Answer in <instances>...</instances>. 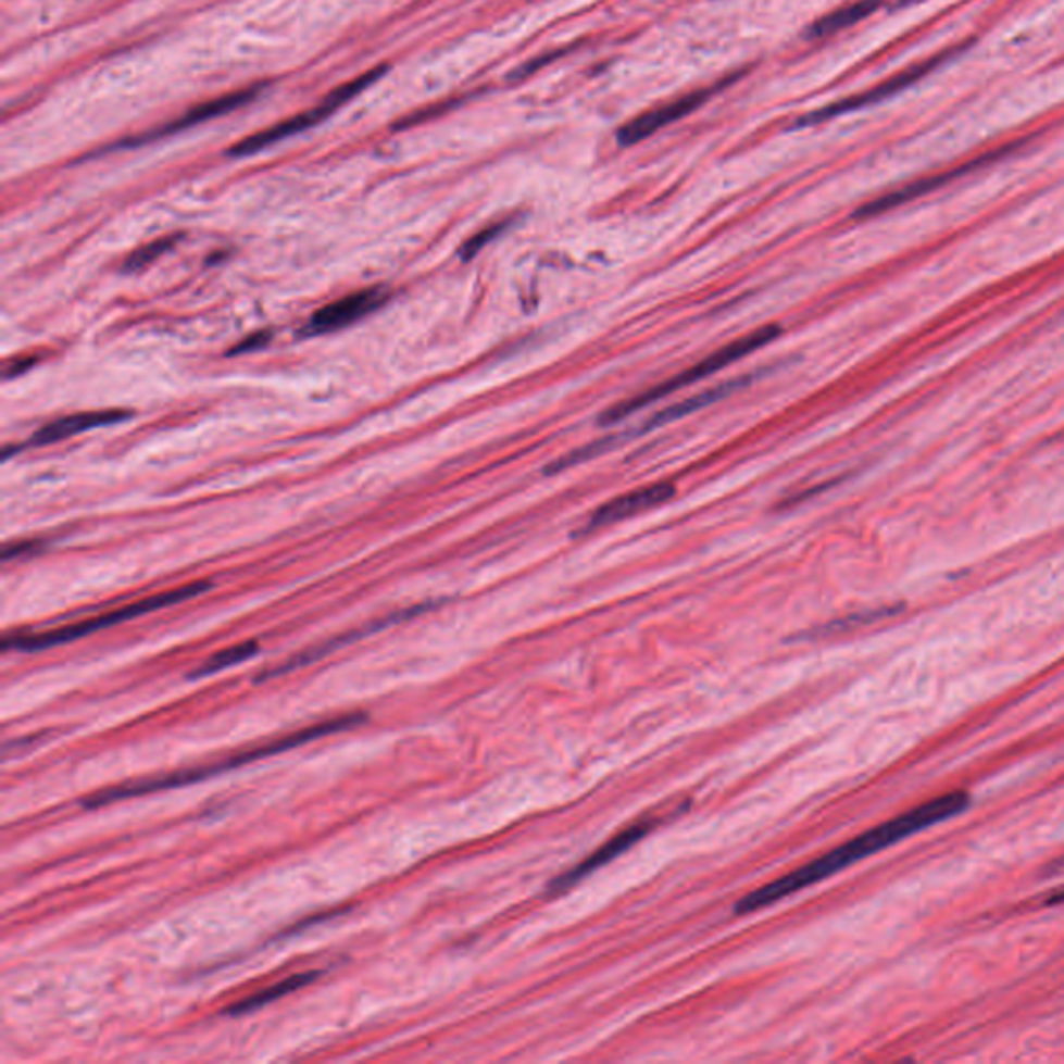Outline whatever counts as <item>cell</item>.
Listing matches in <instances>:
<instances>
[{
  "label": "cell",
  "mask_w": 1064,
  "mask_h": 1064,
  "mask_svg": "<svg viewBox=\"0 0 1064 1064\" xmlns=\"http://www.w3.org/2000/svg\"><path fill=\"white\" fill-rule=\"evenodd\" d=\"M268 339H271V333H256V335H252V337L243 339V341L237 346L236 350H231V354H241V352H250V350L262 348V346H266V343H268Z\"/></svg>",
  "instance_id": "44dd1931"
},
{
  "label": "cell",
  "mask_w": 1064,
  "mask_h": 1064,
  "mask_svg": "<svg viewBox=\"0 0 1064 1064\" xmlns=\"http://www.w3.org/2000/svg\"><path fill=\"white\" fill-rule=\"evenodd\" d=\"M674 496H676V487L672 483H655V485L637 489L633 493L615 497L612 501L603 503L592 514L591 518H589V524L585 526V533L587 530H594V528H601V526H608V524H614L617 521H624V518H630V516L640 514V512L653 510V508L662 505L665 501H669Z\"/></svg>",
  "instance_id": "30bf717a"
},
{
  "label": "cell",
  "mask_w": 1064,
  "mask_h": 1064,
  "mask_svg": "<svg viewBox=\"0 0 1064 1064\" xmlns=\"http://www.w3.org/2000/svg\"><path fill=\"white\" fill-rule=\"evenodd\" d=\"M318 975H321L318 971L296 973V975L287 977V979H284V981H279V984H275V986H271V988L262 990V992L252 993V996L243 998L241 1002H237V1004H234V1006H229L225 1013H227V1015H231V1017L248 1015V1013H252V1011H256V1009H262V1006H266V1004H271V1002H275V1000L284 998V996H287V993L296 992V990L304 988V986H308V984H312V981H314Z\"/></svg>",
  "instance_id": "2e32d148"
},
{
  "label": "cell",
  "mask_w": 1064,
  "mask_h": 1064,
  "mask_svg": "<svg viewBox=\"0 0 1064 1064\" xmlns=\"http://www.w3.org/2000/svg\"><path fill=\"white\" fill-rule=\"evenodd\" d=\"M747 383H749V379L730 380V383H724V385L713 387V389L705 391V393L692 396V398H688V400H685V402L674 403V405H669V408H663L662 412H658L655 416H651V418L647 421V425L640 428V433H647V430L658 428V426L669 425V423H674V421H678V418H685V416L692 414V412H697V410H701V408H708V405H711V403L719 402L722 398L730 396L733 391L740 389V387H744Z\"/></svg>",
  "instance_id": "9a60e30c"
},
{
  "label": "cell",
  "mask_w": 1064,
  "mask_h": 1064,
  "mask_svg": "<svg viewBox=\"0 0 1064 1064\" xmlns=\"http://www.w3.org/2000/svg\"><path fill=\"white\" fill-rule=\"evenodd\" d=\"M256 653H259V644L254 640H248V642H241V644H236V647H229V649H225V651L213 655L209 662L202 663L191 674V678H200V676H209V674H214V672H221L225 667H231V665L250 660Z\"/></svg>",
  "instance_id": "ac0fdd59"
},
{
  "label": "cell",
  "mask_w": 1064,
  "mask_h": 1064,
  "mask_svg": "<svg viewBox=\"0 0 1064 1064\" xmlns=\"http://www.w3.org/2000/svg\"><path fill=\"white\" fill-rule=\"evenodd\" d=\"M389 300V293L380 287L362 289L352 296H346L333 304L321 308L310 316L304 327V335H327V333L346 329L364 318L366 314L379 310Z\"/></svg>",
  "instance_id": "9c48e42d"
},
{
  "label": "cell",
  "mask_w": 1064,
  "mask_h": 1064,
  "mask_svg": "<svg viewBox=\"0 0 1064 1064\" xmlns=\"http://www.w3.org/2000/svg\"><path fill=\"white\" fill-rule=\"evenodd\" d=\"M261 90L262 88H248V90H239V92H231V95L214 98V100H211V102H204V104H200V107L191 109L190 113H186L184 117L177 118L175 123L165 125V127H161V129H157V132H148V134H143L142 138H136V140L132 138V140L121 143V146L134 148V146L152 142V140L163 138V136H173V134H177V132H181V129H188V127H193V125H198V123H204V121L221 117V115H225V113H231V111H236V109H239V107H243V104L252 102V100L259 96Z\"/></svg>",
  "instance_id": "8fae6325"
},
{
  "label": "cell",
  "mask_w": 1064,
  "mask_h": 1064,
  "mask_svg": "<svg viewBox=\"0 0 1064 1064\" xmlns=\"http://www.w3.org/2000/svg\"><path fill=\"white\" fill-rule=\"evenodd\" d=\"M362 722H366V713H346L341 717H335V719H327V722L308 726V728H302L298 733L287 734V736H281V738L271 740V742H264V744H259V747H250L248 751H241V753H236V755L223 759V761H216V763H211V765H198V767L186 769V772H175V774H168V776H157V778H146V780L127 781V784L117 786V788L100 790V792H95V794L86 797L82 801V804L86 809H98V806H104V804L117 803V801H125V799H134V797H140V794H150V792H157V790H171V788L196 784V781L206 780V778L216 776V774H223V772H229V769H237L241 765H248L252 761L271 758V755L285 753V751H291V749H296L300 744H306L310 740H316V738H323V736H329V734L346 733L350 728L360 726Z\"/></svg>",
  "instance_id": "7a4b0ae2"
},
{
  "label": "cell",
  "mask_w": 1064,
  "mask_h": 1064,
  "mask_svg": "<svg viewBox=\"0 0 1064 1064\" xmlns=\"http://www.w3.org/2000/svg\"><path fill=\"white\" fill-rule=\"evenodd\" d=\"M913 2H923V0H904L902 4H913Z\"/></svg>",
  "instance_id": "cb8c5ba5"
},
{
  "label": "cell",
  "mask_w": 1064,
  "mask_h": 1064,
  "mask_svg": "<svg viewBox=\"0 0 1064 1064\" xmlns=\"http://www.w3.org/2000/svg\"><path fill=\"white\" fill-rule=\"evenodd\" d=\"M209 589H211V583H191V585H186V587L161 592V594L148 597V599H142V601H136L132 605L118 608V610L111 612V614L98 615V617L79 622V624H72V626H65V628L38 633V635H29V637H15V639L7 637L4 642H2V647H4V651H9V649L42 651V649L54 647V644H63V642H72V640L88 637L92 633H98V630L109 628V626H115V624H121V622H127V619H134V617H140V615L150 614V612H157V610H163V608H168V605L188 601L191 597L202 594V592H206Z\"/></svg>",
  "instance_id": "277c9868"
},
{
  "label": "cell",
  "mask_w": 1064,
  "mask_h": 1064,
  "mask_svg": "<svg viewBox=\"0 0 1064 1064\" xmlns=\"http://www.w3.org/2000/svg\"><path fill=\"white\" fill-rule=\"evenodd\" d=\"M129 416H132V412H121V410H102V412L70 414V416H63L59 421H52L47 426H42L32 437V443L34 446L57 443V441H63L67 437L86 433V430H92V428H98V426L115 425V423H121V421H125Z\"/></svg>",
  "instance_id": "5bb4252c"
},
{
  "label": "cell",
  "mask_w": 1064,
  "mask_h": 1064,
  "mask_svg": "<svg viewBox=\"0 0 1064 1064\" xmlns=\"http://www.w3.org/2000/svg\"><path fill=\"white\" fill-rule=\"evenodd\" d=\"M508 225H510L508 221H501V223H493V225L485 227L483 231H478L476 236L471 237V239H468V241L462 246V250H460V259H462V261H473L474 256H476V254H478V252H480V250H483L487 243H491L496 237L501 236V234L508 229Z\"/></svg>",
  "instance_id": "ffe728a7"
},
{
  "label": "cell",
  "mask_w": 1064,
  "mask_h": 1064,
  "mask_svg": "<svg viewBox=\"0 0 1064 1064\" xmlns=\"http://www.w3.org/2000/svg\"><path fill=\"white\" fill-rule=\"evenodd\" d=\"M32 364H34V360H24V362H13V366H7V371H4V377H7V379H11V377H15V375H20V373H24L25 368H29Z\"/></svg>",
  "instance_id": "7402d4cb"
},
{
  "label": "cell",
  "mask_w": 1064,
  "mask_h": 1064,
  "mask_svg": "<svg viewBox=\"0 0 1064 1064\" xmlns=\"http://www.w3.org/2000/svg\"><path fill=\"white\" fill-rule=\"evenodd\" d=\"M179 237H163V239H157V241H150L148 246H143L140 250H136L127 261H125V266L123 271L127 273H134V271H140L143 266H148L150 262L161 259L165 254L166 250H171L175 246Z\"/></svg>",
  "instance_id": "d6986e66"
},
{
  "label": "cell",
  "mask_w": 1064,
  "mask_h": 1064,
  "mask_svg": "<svg viewBox=\"0 0 1064 1064\" xmlns=\"http://www.w3.org/2000/svg\"><path fill=\"white\" fill-rule=\"evenodd\" d=\"M1017 146V143H1015ZM1015 146H1006V148H996L993 152H988L984 157H977L975 161H971L967 165L956 166V168H950V171H944V173H938V175H931V177H925V179H919V181H913L904 188H899V190L890 191L886 196H879L875 198L872 202H867L865 206H861L854 216L856 218H872V216H877V214L888 213L892 209H899L902 204L919 198V196H925L929 191L938 190L942 186H947L950 181L967 175L971 171L979 168V166L992 165L993 161L1002 159L1011 148Z\"/></svg>",
  "instance_id": "52a82bcc"
},
{
  "label": "cell",
  "mask_w": 1064,
  "mask_h": 1064,
  "mask_svg": "<svg viewBox=\"0 0 1064 1064\" xmlns=\"http://www.w3.org/2000/svg\"><path fill=\"white\" fill-rule=\"evenodd\" d=\"M780 335V327L778 325H765L761 327L758 331L749 333L740 339H736L733 343L715 350L713 354L708 355L705 360L697 362L694 366H690L688 371H683L680 375H674L672 379L663 380L660 385L642 391L637 398L633 400H626V402L615 403L610 410H605L601 416H599V423L601 425H614L617 421L635 414L640 408H644L647 403L658 402L662 400L665 396L674 393L676 389H683L686 385H692L697 380H703L705 377H710L713 373L730 366L734 362H738L740 358L755 352L759 348L767 346L769 341H774L776 337Z\"/></svg>",
  "instance_id": "3957f363"
},
{
  "label": "cell",
  "mask_w": 1064,
  "mask_h": 1064,
  "mask_svg": "<svg viewBox=\"0 0 1064 1064\" xmlns=\"http://www.w3.org/2000/svg\"><path fill=\"white\" fill-rule=\"evenodd\" d=\"M734 79H736V75L730 77V79H726V82H719L713 88L697 90L692 95H686L683 98H678V100H672V102L662 104V107H658V109H653V111H649L644 115H639V117L628 121L624 127H619L617 142L622 143V146H633V143L647 140L658 129H662V127L669 125V123H676V121L686 117L688 113H692L699 107H703L710 100L711 96L719 92L724 86H728Z\"/></svg>",
  "instance_id": "ba28073f"
},
{
  "label": "cell",
  "mask_w": 1064,
  "mask_h": 1064,
  "mask_svg": "<svg viewBox=\"0 0 1064 1064\" xmlns=\"http://www.w3.org/2000/svg\"><path fill=\"white\" fill-rule=\"evenodd\" d=\"M954 54L952 48H948L944 52L927 59L925 63H919V65H913L909 67L906 72L899 73L890 79H886L884 84L875 86L872 90L863 92V95L851 96V98H844V100H838L834 104H829L826 109L822 111H815L811 115H804L801 121H799V127H804V125H815V123H822V121H828V118L840 117L844 113H851V111H859V109H865V107H872V104H877V102H884L892 96L899 95L902 90L911 88L913 84H917L919 79H923L925 75H929L931 72H936L938 67H942L947 63L948 59Z\"/></svg>",
  "instance_id": "8992f818"
},
{
  "label": "cell",
  "mask_w": 1064,
  "mask_h": 1064,
  "mask_svg": "<svg viewBox=\"0 0 1064 1064\" xmlns=\"http://www.w3.org/2000/svg\"><path fill=\"white\" fill-rule=\"evenodd\" d=\"M1046 902H1048V904H1061V902H1064V888L1063 890H1056L1054 894H1050V897L1046 899Z\"/></svg>",
  "instance_id": "603a6c76"
},
{
  "label": "cell",
  "mask_w": 1064,
  "mask_h": 1064,
  "mask_svg": "<svg viewBox=\"0 0 1064 1064\" xmlns=\"http://www.w3.org/2000/svg\"><path fill=\"white\" fill-rule=\"evenodd\" d=\"M879 7H881V0H856V2L847 4L842 9H836L826 17H822L817 24L811 27V34L813 36H831L840 29H847L851 25L867 20Z\"/></svg>",
  "instance_id": "e0dca14e"
},
{
  "label": "cell",
  "mask_w": 1064,
  "mask_h": 1064,
  "mask_svg": "<svg viewBox=\"0 0 1064 1064\" xmlns=\"http://www.w3.org/2000/svg\"><path fill=\"white\" fill-rule=\"evenodd\" d=\"M385 72H387V65H379V67H375L373 72L364 73V75L355 77L354 82H348L346 86L337 88L333 95L327 96L323 104H318V107L310 109V111L302 113V115H296L293 118H287V121H284V123H279V125H275V127H271V129H264V132H259V134H254V136H250V138L241 140V142L236 143L234 148H229V154H231V157H248V154H256V152H261V150H264V148H266V146H271V143L279 142V140H284V138H289V136H293V134H300V132H304V129H308V127H312V125H316V123L325 121V118L329 117L331 113H335L339 107H343V104H346V102H350L355 95H360L364 88H368L373 82H377L380 75H383Z\"/></svg>",
  "instance_id": "5b68a950"
},
{
  "label": "cell",
  "mask_w": 1064,
  "mask_h": 1064,
  "mask_svg": "<svg viewBox=\"0 0 1064 1064\" xmlns=\"http://www.w3.org/2000/svg\"><path fill=\"white\" fill-rule=\"evenodd\" d=\"M653 828V822H640L637 826L633 828H626L624 831H619L617 836H614L608 844H603L599 851L594 852L589 859H585L583 863H578L574 869H569L568 874L560 875L553 879L551 884V890H564V888H569L574 886L576 881H580L583 877L592 874L594 869L608 865L612 859H615L617 854H622L624 851H628L635 842H639L642 836L649 834V829Z\"/></svg>",
  "instance_id": "4fadbf2b"
},
{
  "label": "cell",
  "mask_w": 1064,
  "mask_h": 1064,
  "mask_svg": "<svg viewBox=\"0 0 1064 1064\" xmlns=\"http://www.w3.org/2000/svg\"><path fill=\"white\" fill-rule=\"evenodd\" d=\"M967 806H969V794L963 790L947 792L938 799L917 804V806L909 809L906 813H900L899 817L888 819L875 828L867 829L861 836L849 840L847 844L806 863L801 869L784 875L780 879L747 894L744 899L736 902L734 913L747 915V913H753V911L763 909L767 904H774L778 900L786 899L788 894H794L806 886H813L829 875L838 874V872L851 867L852 863H856L861 859H867L875 852L884 851V849L897 844L900 840H904V838H909L922 829L936 826L944 819L959 815Z\"/></svg>",
  "instance_id": "6da1fadb"
},
{
  "label": "cell",
  "mask_w": 1064,
  "mask_h": 1064,
  "mask_svg": "<svg viewBox=\"0 0 1064 1064\" xmlns=\"http://www.w3.org/2000/svg\"><path fill=\"white\" fill-rule=\"evenodd\" d=\"M428 608H430V603H426V605H416V608H410V610H405V612H398V614L387 615V617H383V619H379V622H373V624H368V626H364V628H360V630H352V633H348V635H343V637H337V639H331L329 642H323V644H318V647H312V649H308V651H304V653H300V655L291 658L289 662L281 663V665H277V667H273V669H268V672L261 674V676H259V683L266 680V678L281 676V674H287V672H291V669L304 667V665H308V663L316 662V660H321V658L329 655L331 651H337L339 647H343V644H348V642H354V640L362 639V637H368V635H373V633H379L380 628H387V626H391V624H396V622H402V619H405V617H412V615L421 614V612H425V610H428Z\"/></svg>",
  "instance_id": "7c38bea8"
}]
</instances>
